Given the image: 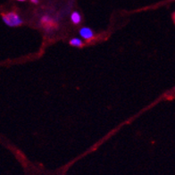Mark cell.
Listing matches in <instances>:
<instances>
[{
	"mask_svg": "<svg viewBox=\"0 0 175 175\" xmlns=\"http://www.w3.org/2000/svg\"><path fill=\"white\" fill-rule=\"evenodd\" d=\"M40 24L41 26L45 29V30H47L48 31H49V30H54V29H55L56 27H57V24H56V23L49 16H43L41 19H40Z\"/></svg>",
	"mask_w": 175,
	"mask_h": 175,
	"instance_id": "2",
	"label": "cell"
},
{
	"mask_svg": "<svg viewBox=\"0 0 175 175\" xmlns=\"http://www.w3.org/2000/svg\"><path fill=\"white\" fill-rule=\"evenodd\" d=\"M71 20L73 24H79L81 22V15L78 12H73L71 15Z\"/></svg>",
	"mask_w": 175,
	"mask_h": 175,
	"instance_id": "4",
	"label": "cell"
},
{
	"mask_svg": "<svg viewBox=\"0 0 175 175\" xmlns=\"http://www.w3.org/2000/svg\"><path fill=\"white\" fill-rule=\"evenodd\" d=\"M17 1H19V2H24L26 0H17Z\"/></svg>",
	"mask_w": 175,
	"mask_h": 175,
	"instance_id": "7",
	"label": "cell"
},
{
	"mask_svg": "<svg viewBox=\"0 0 175 175\" xmlns=\"http://www.w3.org/2000/svg\"><path fill=\"white\" fill-rule=\"evenodd\" d=\"M79 33H80V36L85 40H91L95 36L94 31L89 27H82L80 30Z\"/></svg>",
	"mask_w": 175,
	"mask_h": 175,
	"instance_id": "3",
	"label": "cell"
},
{
	"mask_svg": "<svg viewBox=\"0 0 175 175\" xmlns=\"http://www.w3.org/2000/svg\"><path fill=\"white\" fill-rule=\"evenodd\" d=\"M3 22L9 27H18L23 24V19L15 12H10L2 14Z\"/></svg>",
	"mask_w": 175,
	"mask_h": 175,
	"instance_id": "1",
	"label": "cell"
},
{
	"mask_svg": "<svg viewBox=\"0 0 175 175\" xmlns=\"http://www.w3.org/2000/svg\"><path fill=\"white\" fill-rule=\"evenodd\" d=\"M30 1L34 4H38V2H39V0H30Z\"/></svg>",
	"mask_w": 175,
	"mask_h": 175,
	"instance_id": "6",
	"label": "cell"
},
{
	"mask_svg": "<svg viewBox=\"0 0 175 175\" xmlns=\"http://www.w3.org/2000/svg\"><path fill=\"white\" fill-rule=\"evenodd\" d=\"M70 45L76 47V48H80L83 46V41H82V39H80L79 38H73L70 40Z\"/></svg>",
	"mask_w": 175,
	"mask_h": 175,
	"instance_id": "5",
	"label": "cell"
}]
</instances>
